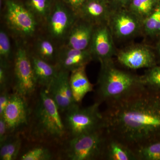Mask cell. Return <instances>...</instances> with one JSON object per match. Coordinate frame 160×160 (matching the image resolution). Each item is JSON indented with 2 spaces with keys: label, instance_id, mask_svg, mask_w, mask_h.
Returning <instances> with one entry per match:
<instances>
[{
  "label": "cell",
  "instance_id": "cell-1",
  "mask_svg": "<svg viewBox=\"0 0 160 160\" xmlns=\"http://www.w3.org/2000/svg\"><path fill=\"white\" fill-rule=\"evenodd\" d=\"M103 114L107 133L133 150L160 140V92L145 87Z\"/></svg>",
  "mask_w": 160,
  "mask_h": 160
},
{
  "label": "cell",
  "instance_id": "cell-2",
  "mask_svg": "<svg viewBox=\"0 0 160 160\" xmlns=\"http://www.w3.org/2000/svg\"><path fill=\"white\" fill-rule=\"evenodd\" d=\"M141 76L118 68L112 59L101 63L96 102L110 106L127 99L145 88Z\"/></svg>",
  "mask_w": 160,
  "mask_h": 160
},
{
  "label": "cell",
  "instance_id": "cell-3",
  "mask_svg": "<svg viewBox=\"0 0 160 160\" xmlns=\"http://www.w3.org/2000/svg\"><path fill=\"white\" fill-rule=\"evenodd\" d=\"M33 134L38 138L58 141L67 133L58 106L44 89L41 90L33 114Z\"/></svg>",
  "mask_w": 160,
  "mask_h": 160
},
{
  "label": "cell",
  "instance_id": "cell-4",
  "mask_svg": "<svg viewBox=\"0 0 160 160\" xmlns=\"http://www.w3.org/2000/svg\"><path fill=\"white\" fill-rule=\"evenodd\" d=\"M100 105L95 102L91 106L82 108L76 104L65 112L63 122L70 138L105 128L104 116L103 112L100 111Z\"/></svg>",
  "mask_w": 160,
  "mask_h": 160
},
{
  "label": "cell",
  "instance_id": "cell-5",
  "mask_svg": "<svg viewBox=\"0 0 160 160\" xmlns=\"http://www.w3.org/2000/svg\"><path fill=\"white\" fill-rule=\"evenodd\" d=\"M107 137L103 128L70 138L65 151L67 158L71 160H102Z\"/></svg>",
  "mask_w": 160,
  "mask_h": 160
},
{
  "label": "cell",
  "instance_id": "cell-6",
  "mask_svg": "<svg viewBox=\"0 0 160 160\" xmlns=\"http://www.w3.org/2000/svg\"><path fill=\"white\" fill-rule=\"evenodd\" d=\"M4 17L9 29L21 37H31L36 32V18L24 4L15 0H6Z\"/></svg>",
  "mask_w": 160,
  "mask_h": 160
},
{
  "label": "cell",
  "instance_id": "cell-7",
  "mask_svg": "<svg viewBox=\"0 0 160 160\" xmlns=\"http://www.w3.org/2000/svg\"><path fill=\"white\" fill-rule=\"evenodd\" d=\"M15 92L26 97L32 94L37 86L30 55L25 47L18 45L14 58Z\"/></svg>",
  "mask_w": 160,
  "mask_h": 160
},
{
  "label": "cell",
  "instance_id": "cell-8",
  "mask_svg": "<svg viewBox=\"0 0 160 160\" xmlns=\"http://www.w3.org/2000/svg\"><path fill=\"white\" fill-rule=\"evenodd\" d=\"M78 18L61 0H55L46 22L50 38L58 41L66 40Z\"/></svg>",
  "mask_w": 160,
  "mask_h": 160
},
{
  "label": "cell",
  "instance_id": "cell-9",
  "mask_svg": "<svg viewBox=\"0 0 160 160\" xmlns=\"http://www.w3.org/2000/svg\"><path fill=\"white\" fill-rule=\"evenodd\" d=\"M113 37L127 39L143 32V22L127 8L112 9L107 22Z\"/></svg>",
  "mask_w": 160,
  "mask_h": 160
},
{
  "label": "cell",
  "instance_id": "cell-10",
  "mask_svg": "<svg viewBox=\"0 0 160 160\" xmlns=\"http://www.w3.org/2000/svg\"><path fill=\"white\" fill-rule=\"evenodd\" d=\"M116 55L118 62L126 69H149L156 66L154 52L146 45L129 46L118 52Z\"/></svg>",
  "mask_w": 160,
  "mask_h": 160
},
{
  "label": "cell",
  "instance_id": "cell-11",
  "mask_svg": "<svg viewBox=\"0 0 160 160\" xmlns=\"http://www.w3.org/2000/svg\"><path fill=\"white\" fill-rule=\"evenodd\" d=\"M113 37L107 23L95 26L89 49L100 63L112 59L116 54Z\"/></svg>",
  "mask_w": 160,
  "mask_h": 160
},
{
  "label": "cell",
  "instance_id": "cell-12",
  "mask_svg": "<svg viewBox=\"0 0 160 160\" xmlns=\"http://www.w3.org/2000/svg\"><path fill=\"white\" fill-rule=\"evenodd\" d=\"M70 72L59 69L48 89L47 93L55 103L60 112H65L76 104L69 83Z\"/></svg>",
  "mask_w": 160,
  "mask_h": 160
},
{
  "label": "cell",
  "instance_id": "cell-13",
  "mask_svg": "<svg viewBox=\"0 0 160 160\" xmlns=\"http://www.w3.org/2000/svg\"><path fill=\"white\" fill-rule=\"evenodd\" d=\"M26 97L14 92L10 94L9 102L2 116L5 119L9 133L27 126L29 123V109Z\"/></svg>",
  "mask_w": 160,
  "mask_h": 160
},
{
  "label": "cell",
  "instance_id": "cell-14",
  "mask_svg": "<svg viewBox=\"0 0 160 160\" xmlns=\"http://www.w3.org/2000/svg\"><path fill=\"white\" fill-rule=\"evenodd\" d=\"M93 59L89 49L79 50L63 46L60 48L56 64L59 69L71 72L86 66Z\"/></svg>",
  "mask_w": 160,
  "mask_h": 160
},
{
  "label": "cell",
  "instance_id": "cell-15",
  "mask_svg": "<svg viewBox=\"0 0 160 160\" xmlns=\"http://www.w3.org/2000/svg\"><path fill=\"white\" fill-rule=\"evenodd\" d=\"M112 9L107 0H86L80 9V18L98 26L107 23Z\"/></svg>",
  "mask_w": 160,
  "mask_h": 160
},
{
  "label": "cell",
  "instance_id": "cell-16",
  "mask_svg": "<svg viewBox=\"0 0 160 160\" xmlns=\"http://www.w3.org/2000/svg\"><path fill=\"white\" fill-rule=\"evenodd\" d=\"M95 26L79 18L67 38L66 46L79 50L89 49Z\"/></svg>",
  "mask_w": 160,
  "mask_h": 160
},
{
  "label": "cell",
  "instance_id": "cell-17",
  "mask_svg": "<svg viewBox=\"0 0 160 160\" xmlns=\"http://www.w3.org/2000/svg\"><path fill=\"white\" fill-rule=\"evenodd\" d=\"M30 58L37 85L47 89L59 69L56 65L48 62L34 55L30 56Z\"/></svg>",
  "mask_w": 160,
  "mask_h": 160
},
{
  "label": "cell",
  "instance_id": "cell-18",
  "mask_svg": "<svg viewBox=\"0 0 160 160\" xmlns=\"http://www.w3.org/2000/svg\"><path fill=\"white\" fill-rule=\"evenodd\" d=\"M102 160H138V158L132 149L107 133Z\"/></svg>",
  "mask_w": 160,
  "mask_h": 160
},
{
  "label": "cell",
  "instance_id": "cell-19",
  "mask_svg": "<svg viewBox=\"0 0 160 160\" xmlns=\"http://www.w3.org/2000/svg\"><path fill=\"white\" fill-rule=\"evenodd\" d=\"M83 67L70 72L69 83L75 101L78 104L82 101L87 93L93 91V86L89 82Z\"/></svg>",
  "mask_w": 160,
  "mask_h": 160
},
{
  "label": "cell",
  "instance_id": "cell-20",
  "mask_svg": "<svg viewBox=\"0 0 160 160\" xmlns=\"http://www.w3.org/2000/svg\"><path fill=\"white\" fill-rule=\"evenodd\" d=\"M50 38L41 37L36 41L34 44V55L51 64H56L59 50Z\"/></svg>",
  "mask_w": 160,
  "mask_h": 160
},
{
  "label": "cell",
  "instance_id": "cell-21",
  "mask_svg": "<svg viewBox=\"0 0 160 160\" xmlns=\"http://www.w3.org/2000/svg\"><path fill=\"white\" fill-rule=\"evenodd\" d=\"M55 0H25L24 5L36 18L38 22H44L51 12Z\"/></svg>",
  "mask_w": 160,
  "mask_h": 160
},
{
  "label": "cell",
  "instance_id": "cell-22",
  "mask_svg": "<svg viewBox=\"0 0 160 160\" xmlns=\"http://www.w3.org/2000/svg\"><path fill=\"white\" fill-rule=\"evenodd\" d=\"M159 0H131L127 9L144 22L155 8Z\"/></svg>",
  "mask_w": 160,
  "mask_h": 160
},
{
  "label": "cell",
  "instance_id": "cell-23",
  "mask_svg": "<svg viewBox=\"0 0 160 160\" xmlns=\"http://www.w3.org/2000/svg\"><path fill=\"white\" fill-rule=\"evenodd\" d=\"M21 146L20 138L8 136L3 142L0 143V160H14L18 155Z\"/></svg>",
  "mask_w": 160,
  "mask_h": 160
},
{
  "label": "cell",
  "instance_id": "cell-24",
  "mask_svg": "<svg viewBox=\"0 0 160 160\" xmlns=\"http://www.w3.org/2000/svg\"><path fill=\"white\" fill-rule=\"evenodd\" d=\"M143 33L151 37L160 35V0L152 13L143 22Z\"/></svg>",
  "mask_w": 160,
  "mask_h": 160
},
{
  "label": "cell",
  "instance_id": "cell-25",
  "mask_svg": "<svg viewBox=\"0 0 160 160\" xmlns=\"http://www.w3.org/2000/svg\"><path fill=\"white\" fill-rule=\"evenodd\" d=\"M133 151L138 160H160V140L147 143Z\"/></svg>",
  "mask_w": 160,
  "mask_h": 160
},
{
  "label": "cell",
  "instance_id": "cell-26",
  "mask_svg": "<svg viewBox=\"0 0 160 160\" xmlns=\"http://www.w3.org/2000/svg\"><path fill=\"white\" fill-rule=\"evenodd\" d=\"M143 85L148 89L160 92V66L156 65L148 69L141 76Z\"/></svg>",
  "mask_w": 160,
  "mask_h": 160
},
{
  "label": "cell",
  "instance_id": "cell-27",
  "mask_svg": "<svg viewBox=\"0 0 160 160\" xmlns=\"http://www.w3.org/2000/svg\"><path fill=\"white\" fill-rule=\"evenodd\" d=\"M11 41L9 35L4 29L0 31V65L10 66L12 56Z\"/></svg>",
  "mask_w": 160,
  "mask_h": 160
},
{
  "label": "cell",
  "instance_id": "cell-28",
  "mask_svg": "<svg viewBox=\"0 0 160 160\" xmlns=\"http://www.w3.org/2000/svg\"><path fill=\"white\" fill-rule=\"evenodd\" d=\"M52 155L50 151L43 146H36L27 150L21 155L22 160H49Z\"/></svg>",
  "mask_w": 160,
  "mask_h": 160
},
{
  "label": "cell",
  "instance_id": "cell-29",
  "mask_svg": "<svg viewBox=\"0 0 160 160\" xmlns=\"http://www.w3.org/2000/svg\"><path fill=\"white\" fill-rule=\"evenodd\" d=\"M75 13L78 14L80 9L86 0H61Z\"/></svg>",
  "mask_w": 160,
  "mask_h": 160
},
{
  "label": "cell",
  "instance_id": "cell-30",
  "mask_svg": "<svg viewBox=\"0 0 160 160\" xmlns=\"http://www.w3.org/2000/svg\"><path fill=\"white\" fill-rule=\"evenodd\" d=\"M9 67L0 65V87L1 90L6 89L8 81V69Z\"/></svg>",
  "mask_w": 160,
  "mask_h": 160
},
{
  "label": "cell",
  "instance_id": "cell-31",
  "mask_svg": "<svg viewBox=\"0 0 160 160\" xmlns=\"http://www.w3.org/2000/svg\"><path fill=\"white\" fill-rule=\"evenodd\" d=\"M112 9L127 8L131 0H107Z\"/></svg>",
  "mask_w": 160,
  "mask_h": 160
},
{
  "label": "cell",
  "instance_id": "cell-32",
  "mask_svg": "<svg viewBox=\"0 0 160 160\" xmlns=\"http://www.w3.org/2000/svg\"><path fill=\"white\" fill-rule=\"evenodd\" d=\"M10 94L8 93L7 89L1 90L0 95V116L2 115L9 102Z\"/></svg>",
  "mask_w": 160,
  "mask_h": 160
},
{
  "label": "cell",
  "instance_id": "cell-33",
  "mask_svg": "<svg viewBox=\"0 0 160 160\" xmlns=\"http://www.w3.org/2000/svg\"><path fill=\"white\" fill-rule=\"evenodd\" d=\"M8 127L5 119L0 116V143H2L9 136Z\"/></svg>",
  "mask_w": 160,
  "mask_h": 160
},
{
  "label": "cell",
  "instance_id": "cell-34",
  "mask_svg": "<svg viewBox=\"0 0 160 160\" xmlns=\"http://www.w3.org/2000/svg\"><path fill=\"white\" fill-rule=\"evenodd\" d=\"M157 50L158 54L160 58V41L158 43L157 46Z\"/></svg>",
  "mask_w": 160,
  "mask_h": 160
}]
</instances>
